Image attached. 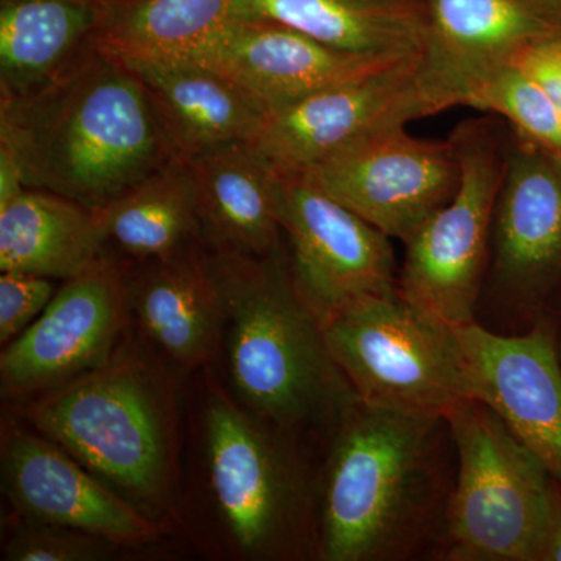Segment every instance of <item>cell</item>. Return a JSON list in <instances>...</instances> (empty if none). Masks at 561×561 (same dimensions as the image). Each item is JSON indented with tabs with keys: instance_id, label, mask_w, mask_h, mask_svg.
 Here are the masks:
<instances>
[{
	"instance_id": "6da1fadb",
	"label": "cell",
	"mask_w": 561,
	"mask_h": 561,
	"mask_svg": "<svg viewBox=\"0 0 561 561\" xmlns=\"http://www.w3.org/2000/svg\"><path fill=\"white\" fill-rule=\"evenodd\" d=\"M0 146L25 186L91 209L175 158L138 77L98 47L43 91L0 101Z\"/></svg>"
},
{
	"instance_id": "7a4b0ae2",
	"label": "cell",
	"mask_w": 561,
	"mask_h": 561,
	"mask_svg": "<svg viewBox=\"0 0 561 561\" xmlns=\"http://www.w3.org/2000/svg\"><path fill=\"white\" fill-rule=\"evenodd\" d=\"M205 253L224 297L221 343L232 397L290 437L334 430L357 397L291 279L286 250L265 257Z\"/></svg>"
},
{
	"instance_id": "3957f363",
	"label": "cell",
	"mask_w": 561,
	"mask_h": 561,
	"mask_svg": "<svg viewBox=\"0 0 561 561\" xmlns=\"http://www.w3.org/2000/svg\"><path fill=\"white\" fill-rule=\"evenodd\" d=\"M443 421L351 405L317 490L320 560H400L419 548L440 505Z\"/></svg>"
},
{
	"instance_id": "277c9868",
	"label": "cell",
	"mask_w": 561,
	"mask_h": 561,
	"mask_svg": "<svg viewBox=\"0 0 561 561\" xmlns=\"http://www.w3.org/2000/svg\"><path fill=\"white\" fill-rule=\"evenodd\" d=\"M168 365L124 345L106 364L25 400L22 420L158 522L175 513L179 434Z\"/></svg>"
},
{
	"instance_id": "5b68a950",
	"label": "cell",
	"mask_w": 561,
	"mask_h": 561,
	"mask_svg": "<svg viewBox=\"0 0 561 561\" xmlns=\"http://www.w3.org/2000/svg\"><path fill=\"white\" fill-rule=\"evenodd\" d=\"M291 443L208 376L198 413V465L206 512L231 557L317 556V491Z\"/></svg>"
},
{
	"instance_id": "8992f818",
	"label": "cell",
	"mask_w": 561,
	"mask_h": 561,
	"mask_svg": "<svg viewBox=\"0 0 561 561\" xmlns=\"http://www.w3.org/2000/svg\"><path fill=\"white\" fill-rule=\"evenodd\" d=\"M445 420L459 457L445 559L540 561L560 483L483 402L461 401Z\"/></svg>"
},
{
	"instance_id": "52a82bcc",
	"label": "cell",
	"mask_w": 561,
	"mask_h": 561,
	"mask_svg": "<svg viewBox=\"0 0 561 561\" xmlns=\"http://www.w3.org/2000/svg\"><path fill=\"white\" fill-rule=\"evenodd\" d=\"M321 324L332 357L365 404L445 419L472 400L456 330L400 291L354 298Z\"/></svg>"
},
{
	"instance_id": "ba28073f",
	"label": "cell",
	"mask_w": 561,
	"mask_h": 561,
	"mask_svg": "<svg viewBox=\"0 0 561 561\" xmlns=\"http://www.w3.org/2000/svg\"><path fill=\"white\" fill-rule=\"evenodd\" d=\"M451 139L459 187L404 243L398 291L448 327L460 328L476 321L507 151L502 153L483 121L465 122Z\"/></svg>"
},
{
	"instance_id": "9c48e42d",
	"label": "cell",
	"mask_w": 561,
	"mask_h": 561,
	"mask_svg": "<svg viewBox=\"0 0 561 561\" xmlns=\"http://www.w3.org/2000/svg\"><path fill=\"white\" fill-rule=\"evenodd\" d=\"M125 265L113 254L66 279L38 319L0 354V391L25 401L102 367L130 324Z\"/></svg>"
},
{
	"instance_id": "30bf717a",
	"label": "cell",
	"mask_w": 561,
	"mask_h": 561,
	"mask_svg": "<svg viewBox=\"0 0 561 561\" xmlns=\"http://www.w3.org/2000/svg\"><path fill=\"white\" fill-rule=\"evenodd\" d=\"M298 175L405 243L451 201L460 165L453 139L416 138L398 125L354 140Z\"/></svg>"
},
{
	"instance_id": "8fae6325",
	"label": "cell",
	"mask_w": 561,
	"mask_h": 561,
	"mask_svg": "<svg viewBox=\"0 0 561 561\" xmlns=\"http://www.w3.org/2000/svg\"><path fill=\"white\" fill-rule=\"evenodd\" d=\"M291 279L320 321L365 295L398 290L390 238L305 175H279Z\"/></svg>"
},
{
	"instance_id": "7c38bea8",
	"label": "cell",
	"mask_w": 561,
	"mask_h": 561,
	"mask_svg": "<svg viewBox=\"0 0 561 561\" xmlns=\"http://www.w3.org/2000/svg\"><path fill=\"white\" fill-rule=\"evenodd\" d=\"M416 61L324 88L265 114L251 142L279 175L311 171L354 140L437 113Z\"/></svg>"
},
{
	"instance_id": "4fadbf2b",
	"label": "cell",
	"mask_w": 561,
	"mask_h": 561,
	"mask_svg": "<svg viewBox=\"0 0 561 561\" xmlns=\"http://www.w3.org/2000/svg\"><path fill=\"white\" fill-rule=\"evenodd\" d=\"M0 483L16 518L142 546L171 530L95 478L38 431L3 421Z\"/></svg>"
},
{
	"instance_id": "5bb4252c",
	"label": "cell",
	"mask_w": 561,
	"mask_h": 561,
	"mask_svg": "<svg viewBox=\"0 0 561 561\" xmlns=\"http://www.w3.org/2000/svg\"><path fill=\"white\" fill-rule=\"evenodd\" d=\"M557 33L561 21L538 0H424L421 84L437 113L467 106L519 51Z\"/></svg>"
},
{
	"instance_id": "9a60e30c",
	"label": "cell",
	"mask_w": 561,
	"mask_h": 561,
	"mask_svg": "<svg viewBox=\"0 0 561 561\" xmlns=\"http://www.w3.org/2000/svg\"><path fill=\"white\" fill-rule=\"evenodd\" d=\"M191 60L227 77L268 114L324 88L419 58L353 54L289 25L236 16Z\"/></svg>"
},
{
	"instance_id": "2e32d148",
	"label": "cell",
	"mask_w": 561,
	"mask_h": 561,
	"mask_svg": "<svg viewBox=\"0 0 561 561\" xmlns=\"http://www.w3.org/2000/svg\"><path fill=\"white\" fill-rule=\"evenodd\" d=\"M471 398L489 405L561 485V353L546 324L501 335L476 321L454 328Z\"/></svg>"
},
{
	"instance_id": "e0dca14e",
	"label": "cell",
	"mask_w": 561,
	"mask_h": 561,
	"mask_svg": "<svg viewBox=\"0 0 561 561\" xmlns=\"http://www.w3.org/2000/svg\"><path fill=\"white\" fill-rule=\"evenodd\" d=\"M507 151L493 230L491 278L497 294L534 308L561 280V168L526 140Z\"/></svg>"
},
{
	"instance_id": "ac0fdd59",
	"label": "cell",
	"mask_w": 561,
	"mask_h": 561,
	"mask_svg": "<svg viewBox=\"0 0 561 561\" xmlns=\"http://www.w3.org/2000/svg\"><path fill=\"white\" fill-rule=\"evenodd\" d=\"M125 280L131 319L150 348L181 370L208 368L224 341L225 306L202 243L125 265Z\"/></svg>"
},
{
	"instance_id": "d6986e66",
	"label": "cell",
	"mask_w": 561,
	"mask_h": 561,
	"mask_svg": "<svg viewBox=\"0 0 561 561\" xmlns=\"http://www.w3.org/2000/svg\"><path fill=\"white\" fill-rule=\"evenodd\" d=\"M138 77L172 153L183 160L251 144L265 113L227 77L194 60L124 62Z\"/></svg>"
},
{
	"instance_id": "ffe728a7",
	"label": "cell",
	"mask_w": 561,
	"mask_h": 561,
	"mask_svg": "<svg viewBox=\"0 0 561 561\" xmlns=\"http://www.w3.org/2000/svg\"><path fill=\"white\" fill-rule=\"evenodd\" d=\"M187 161L205 249L256 257L284 249L280 176L260 151L251 144H232Z\"/></svg>"
},
{
	"instance_id": "44dd1931",
	"label": "cell",
	"mask_w": 561,
	"mask_h": 561,
	"mask_svg": "<svg viewBox=\"0 0 561 561\" xmlns=\"http://www.w3.org/2000/svg\"><path fill=\"white\" fill-rule=\"evenodd\" d=\"M101 20L79 0H0V101L60 80L94 49Z\"/></svg>"
},
{
	"instance_id": "7402d4cb",
	"label": "cell",
	"mask_w": 561,
	"mask_h": 561,
	"mask_svg": "<svg viewBox=\"0 0 561 561\" xmlns=\"http://www.w3.org/2000/svg\"><path fill=\"white\" fill-rule=\"evenodd\" d=\"M234 11L353 54L419 58L423 44L424 0H234Z\"/></svg>"
},
{
	"instance_id": "603a6c76",
	"label": "cell",
	"mask_w": 561,
	"mask_h": 561,
	"mask_svg": "<svg viewBox=\"0 0 561 561\" xmlns=\"http://www.w3.org/2000/svg\"><path fill=\"white\" fill-rule=\"evenodd\" d=\"M108 253L95 209L27 187L0 205V271L69 279Z\"/></svg>"
},
{
	"instance_id": "cb8c5ba5",
	"label": "cell",
	"mask_w": 561,
	"mask_h": 561,
	"mask_svg": "<svg viewBox=\"0 0 561 561\" xmlns=\"http://www.w3.org/2000/svg\"><path fill=\"white\" fill-rule=\"evenodd\" d=\"M95 213L106 250L125 265L162 260L202 243L197 187L183 158H173Z\"/></svg>"
},
{
	"instance_id": "d4e9b609",
	"label": "cell",
	"mask_w": 561,
	"mask_h": 561,
	"mask_svg": "<svg viewBox=\"0 0 561 561\" xmlns=\"http://www.w3.org/2000/svg\"><path fill=\"white\" fill-rule=\"evenodd\" d=\"M232 18L234 0H136L102 13L95 47L122 62L191 60Z\"/></svg>"
},
{
	"instance_id": "484cf974",
	"label": "cell",
	"mask_w": 561,
	"mask_h": 561,
	"mask_svg": "<svg viewBox=\"0 0 561 561\" xmlns=\"http://www.w3.org/2000/svg\"><path fill=\"white\" fill-rule=\"evenodd\" d=\"M467 106L505 117L519 139L561 157V111L515 61L490 77Z\"/></svg>"
},
{
	"instance_id": "4316f807",
	"label": "cell",
	"mask_w": 561,
	"mask_h": 561,
	"mask_svg": "<svg viewBox=\"0 0 561 561\" xmlns=\"http://www.w3.org/2000/svg\"><path fill=\"white\" fill-rule=\"evenodd\" d=\"M124 546L51 524L18 518L9 540L3 542L5 561H99L108 560Z\"/></svg>"
},
{
	"instance_id": "83f0119b",
	"label": "cell",
	"mask_w": 561,
	"mask_h": 561,
	"mask_svg": "<svg viewBox=\"0 0 561 561\" xmlns=\"http://www.w3.org/2000/svg\"><path fill=\"white\" fill-rule=\"evenodd\" d=\"M55 279L24 272L0 276V343L9 345L38 319L57 294Z\"/></svg>"
},
{
	"instance_id": "f1b7e54d",
	"label": "cell",
	"mask_w": 561,
	"mask_h": 561,
	"mask_svg": "<svg viewBox=\"0 0 561 561\" xmlns=\"http://www.w3.org/2000/svg\"><path fill=\"white\" fill-rule=\"evenodd\" d=\"M513 61L548 92L561 111V33L530 44Z\"/></svg>"
},
{
	"instance_id": "f546056e",
	"label": "cell",
	"mask_w": 561,
	"mask_h": 561,
	"mask_svg": "<svg viewBox=\"0 0 561 561\" xmlns=\"http://www.w3.org/2000/svg\"><path fill=\"white\" fill-rule=\"evenodd\" d=\"M540 561H561V491L551 526L542 545Z\"/></svg>"
},
{
	"instance_id": "4dcf8cb0",
	"label": "cell",
	"mask_w": 561,
	"mask_h": 561,
	"mask_svg": "<svg viewBox=\"0 0 561 561\" xmlns=\"http://www.w3.org/2000/svg\"><path fill=\"white\" fill-rule=\"evenodd\" d=\"M79 2L84 3V5H90L92 9L102 11L116 10L121 9V7L130 5V3L136 2V0H79Z\"/></svg>"
},
{
	"instance_id": "1f68e13d",
	"label": "cell",
	"mask_w": 561,
	"mask_h": 561,
	"mask_svg": "<svg viewBox=\"0 0 561 561\" xmlns=\"http://www.w3.org/2000/svg\"><path fill=\"white\" fill-rule=\"evenodd\" d=\"M538 2L561 21V0H538Z\"/></svg>"
},
{
	"instance_id": "d6a6232c",
	"label": "cell",
	"mask_w": 561,
	"mask_h": 561,
	"mask_svg": "<svg viewBox=\"0 0 561 561\" xmlns=\"http://www.w3.org/2000/svg\"><path fill=\"white\" fill-rule=\"evenodd\" d=\"M551 157L553 158V160H556L557 164H559L561 168V157H553V154H551Z\"/></svg>"
}]
</instances>
